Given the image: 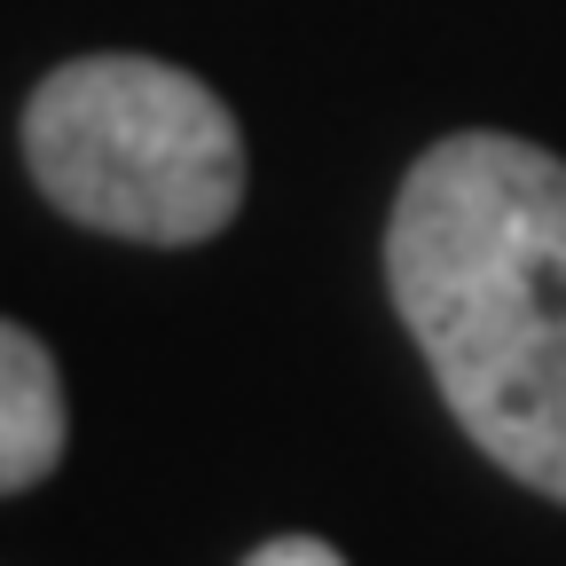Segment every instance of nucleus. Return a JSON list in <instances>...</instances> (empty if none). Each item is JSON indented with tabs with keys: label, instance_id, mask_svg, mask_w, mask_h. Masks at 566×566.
Instances as JSON below:
<instances>
[{
	"label": "nucleus",
	"instance_id": "nucleus-1",
	"mask_svg": "<svg viewBox=\"0 0 566 566\" xmlns=\"http://www.w3.org/2000/svg\"><path fill=\"white\" fill-rule=\"evenodd\" d=\"M386 283L480 457L566 504V158L520 134L433 142L401 181Z\"/></svg>",
	"mask_w": 566,
	"mask_h": 566
},
{
	"label": "nucleus",
	"instance_id": "nucleus-3",
	"mask_svg": "<svg viewBox=\"0 0 566 566\" xmlns=\"http://www.w3.org/2000/svg\"><path fill=\"white\" fill-rule=\"evenodd\" d=\"M63 378L48 346L17 323H0V495H17L55 472L63 457Z\"/></svg>",
	"mask_w": 566,
	"mask_h": 566
},
{
	"label": "nucleus",
	"instance_id": "nucleus-4",
	"mask_svg": "<svg viewBox=\"0 0 566 566\" xmlns=\"http://www.w3.org/2000/svg\"><path fill=\"white\" fill-rule=\"evenodd\" d=\"M244 566H346L323 535H275V543H260Z\"/></svg>",
	"mask_w": 566,
	"mask_h": 566
},
{
	"label": "nucleus",
	"instance_id": "nucleus-2",
	"mask_svg": "<svg viewBox=\"0 0 566 566\" xmlns=\"http://www.w3.org/2000/svg\"><path fill=\"white\" fill-rule=\"evenodd\" d=\"M24 158L71 221L134 244H205L244 205L229 103L150 55L55 63L24 111Z\"/></svg>",
	"mask_w": 566,
	"mask_h": 566
}]
</instances>
